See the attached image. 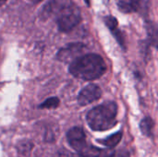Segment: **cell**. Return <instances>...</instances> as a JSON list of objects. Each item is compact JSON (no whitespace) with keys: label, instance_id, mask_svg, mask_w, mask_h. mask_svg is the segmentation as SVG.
I'll use <instances>...</instances> for the list:
<instances>
[{"label":"cell","instance_id":"ba28073f","mask_svg":"<svg viewBox=\"0 0 158 157\" xmlns=\"http://www.w3.org/2000/svg\"><path fill=\"white\" fill-rule=\"evenodd\" d=\"M139 0H118V6L123 13H132L139 8Z\"/></svg>","mask_w":158,"mask_h":157},{"label":"cell","instance_id":"5bb4252c","mask_svg":"<svg viewBox=\"0 0 158 157\" xmlns=\"http://www.w3.org/2000/svg\"><path fill=\"white\" fill-rule=\"evenodd\" d=\"M6 0H0V6H3V5L6 3Z\"/></svg>","mask_w":158,"mask_h":157},{"label":"cell","instance_id":"30bf717a","mask_svg":"<svg viewBox=\"0 0 158 157\" xmlns=\"http://www.w3.org/2000/svg\"><path fill=\"white\" fill-rule=\"evenodd\" d=\"M122 135H123L122 131H118V132L106 138L105 140H100L98 142L100 143H102L103 145H106L108 148H114L120 143V141L122 139Z\"/></svg>","mask_w":158,"mask_h":157},{"label":"cell","instance_id":"3957f363","mask_svg":"<svg viewBox=\"0 0 158 157\" xmlns=\"http://www.w3.org/2000/svg\"><path fill=\"white\" fill-rule=\"evenodd\" d=\"M81 15L80 8L70 1L56 13V22L61 31H72L81 21Z\"/></svg>","mask_w":158,"mask_h":157},{"label":"cell","instance_id":"8992f818","mask_svg":"<svg viewBox=\"0 0 158 157\" xmlns=\"http://www.w3.org/2000/svg\"><path fill=\"white\" fill-rule=\"evenodd\" d=\"M85 49L84 44L75 43H70L68 44L65 48H62L58 54H57V58L60 61L64 62H69V61H73L75 58L78 56H81V53Z\"/></svg>","mask_w":158,"mask_h":157},{"label":"cell","instance_id":"9c48e42d","mask_svg":"<svg viewBox=\"0 0 158 157\" xmlns=\"http://www.w3.org/2000/svg\"><path fill=\"white\" fill-rule=\"evenodd\" d=\"M71 0H51L48 5L45 6L44 11L45 14L48 16L51 15H56V13L68 3H69Z\"/></svg>","mask_w":158,"mask_h":157},{"label":"cell","instance_id":"52a82bcc","mask_svg":"<svg viewBox=\"0 0 158 157\" xmlns=\"http://www.w3.org/2000/svg\"><path fill=\"white\" fill-rule=\"evenodd\" d=\"M105 22H106V25L108 27V29L111 31V32L114 34V36L116 37V39L118 40V42L119 43V44L124 47L125 45V42H124V38L122 36V33L121 31L118 30V20L111 17V16H107L105 18Z\"/></svg>","mask_w":158,"mask_h":157},{"label":"cell","instance_id":"7c38bea8","mask_svg":"<svg viewBox=\"0 0 158 157\" xmlns=\"http://www.w3.org/2000/svg\"><path fill=\"white\" fill-rule=\"evenodd\" d=\"M59 105V99L57 97H51L48 98L47 100H45L43 104L40 105V108L41 109H51V108H56Z\"/></svg>","mask_w":158,"mask_h":157},{"label":"cell","instance_id":"6da1fadb","mask_svg":"<svg viewBox=\"0 0 158 157\" xmlns=\"http://www.w3.org/2000/svg\"><path fill=\"white\" fill-rule=\"evenodd\" d=\"M106 70L104 59L96 54L81 55L70 62L69 72L78 79L94 81L100 78Z\"/></svg>","mask_w":158,"mask_h":157},{"label":"cell","instance_id":"7a4b0ae2","mask_svg":"<svg viewBox=\"0 0 158 157\" xmlns=\"http://www.w3.org/2000/svg\"><path fill=\"white\" fill-rule=\"evenodd\" d=\"M117 115V104L115 102H106L90 110L86 119L89 127L93 130L104 131L116 126Z\"/></svg>","mask_w":158,"mask_h":157},{"label":"cell","instance_id":"277c9868","mask_svg":"<svg viewBox=\"0 0 158 157\" xmlns=\"http://www.w3.org/2000/svg\"><path fill=\"white\" fill-rule=\"evenodd\" d=\"M81 157H114L116 152L112 149H101L89 144L86 140L81 141L72 147Z\"/></svg>","mask_w":158,"mask_h":157},{"label":"cell","instance_id":"4fadbf2b","mask_svg":"<svg viewBox=\"0 0 158 157\" xmlns=\"http://www.w3.org/2000/svg\"><path fill=\"white\" fill-rule=\"evenodd\" d=\"M59 157H81L77 154H73L68 150H62L59 153Z\"/></svg>","mask_w":158,"mask_h":157},{"label":"cell","instance_id":"9a60e30c","mask_svg":"<svg viewBox=\"0 0 158 157\" xmlns=\"http://www.w3.org/2000/svg\"><path fill=\"white\" fill-rule=\"evenodd\" d=\"M85 2H86V4L88 5V6H90V0H84Z\"/></svg>","mask_w":158,"mask_h":157},{"label":"cell","instance_id":"2e32d148","mask_svg":"<svg viewBox=\"0 0 158 157\" xmlns=\"http://www.w3.org/2000/svg\"><path fill=\"white\" fill-rule=\"evenodd\" d=\"M31 1H32V2H34V3H38V2H40V1H42V0H31Z\"/></svg>","mask_w":158,"mask_h":157},{"label":"cell","instance_id":"8fae6325","mask_svg":"<svg viewBox=\"0 0 158 157\" xmlns=\"http://www.w3.org/2000/svg\"><path fill=\"white\" fill-rule=\"evenodd\" d=\"M154 127H155V123L154 120L151 118H145L141 121L140 124V129L143 132V134L151 137L153 136V131H154Z\"/></svg>","mask_w":158,"mask_h":157},{"label":"cell","instance_id":"5b68a950","mask_svg":"<svg viewBox=\"0 0 158 157\" xmlns=\"http://www.w3.org/2000/svg\"><path fill=\"white\" fill-rule=\"evenodd\" d=\"M102 96V91L101 89L95 85V84H89L86 87H84L78 96V103L80 105H88L98 99H100Z\"/></svg>","mask_w":158,"mask_h":157}]
</instances>
